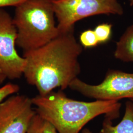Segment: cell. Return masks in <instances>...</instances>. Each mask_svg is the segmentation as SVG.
<instances>
[{
    "label": "cell",
    "mask_w": 133,
    "mask_h": 133,
    "mask_svg": "<svg viewBox=\"0 0 133 133\" xmlns=\"http://www.w3.org/2000/svg\"><path fill=\"white\" fill-rule=\"evenodd\" d=\"M82 51L74 29L60 34L43 46L24 52L23 76L40 96L48 95L58 88L65 90L81 72L78 58Z\"/></svg>",
    "instance_id": "1"
},
{
    "label": "cell",
    "mask_w": 133,
    "mask_h": 133,
    "mask_svg": "<svg viewBox=\"0 0 133 133\" xmlns=\"http://www.w3.org/2000/svg\"><path fill=\"white\" fill-rule=\"evenodd\" d=\"M37 114L51 124L58 133H79L86 124L101 115L118 118L121 104L118 101L83 102L66 97L62 91L31 98Z\"/></svg>",
    "instance_id": "2"
},
{
    "label": "cell",
    "mask_w": 133,
    "mask_h": 133,
    "mask_svg": "<svg viewBox=\"0 0 133 133\" xmlns=\"http://www.w3.org/2000/svg\"><path fill=\"white\" fill-rule=\"evenodd\" d=\"M52 3L27 0L15 7L13 21L17 30L16 44L24 52L41 48L60 33L55 21Z\"/></svg>",
    "instance_id": "3"
},
{
    "label": "cell",
    "mask_w": 133,
    "mask_h": 133,
    "mask_svg": "<svg viewBox=\"0 0 133 133\" xmlns=\"http://www.w3.org/2000/svg\"><path fill=\"white\" fill-rule=\"evenodd\" d=\"M60 34L74 29L77 21L99 14L121 15L123 9L117 0H59L52 2Z\"/></svg>",
    "instance_id": "4"
},
{
    "label": "cell",
    "mask_w": 133,
    "mask_h": 133,
    "mask_svg": "<svg viewBox=\"0 0 133 133\" xmlns=\"http://www.w3.org/2000/svg\"><path fill=\"white\" fill-rule=\"evenodd\" d=\"M72 90L90 98L100 101H119L128 98L133 99V73L118 70L108 71L102 82L91 85L78 77L69 85Z\"/></svg>",
    "instance_id": "5"
},
{
    "label": "cell",
    "mask_w": 133,
    "mask_h": 133,
    "mask_svg": "<svg viewBox=\"0 0 133 133\" xmlns=\"http://www.w3.org/2000/svg\"><path fill=\"white\" fill-rule=\"evenodd\" d=\"M17 30L13 18L3 9H0V71L6 78L18 79L23 76L25 59L17 52L15 45Z\"/></svg>",
    "instance_id": "6"
},
{
    "label": "cell",
    "mask_w": 133,
    "mask_h": 133,
    "mask_svg": "<svg viewBox=\"0 0 133 133\" xmlns=\"http://www.w3.org/2000/svg\"><path fill=\"white\" fill-rule=\"evenodd\" d=\"M32 99L11 95L0 103V133H27L37 114Z\"/></svg>",
    "instance_id": "7"
},
{
    "label": "cell",
    "mask_w": 133,
    "mask_h": 133,
    "mask_svg": "<svg viewBox=\"0 0 133 133\" xmlns=\"http://www.w3.org/2000/svg\"><path fill=\"white\" fill-rule=\"evenodd\" d=\"M81 133H94L89 129H82ZM97 133H133V101L129 100L125 103V110L123 117L116 125L114 126L112 120L105 117L102 128Z\"/></svg>",
    "instance_id": "8"
},
{
    "label": "cell",
    "mask_w": 133,
    "mask_h": 133,
    "mask_svg": "<svg viewBox=\"0 0 133 133\" xmlns=\"http://www.w3.org/2000/svg\"><path fill=\"white\" fill-rule=\"evenodd\" d=\"M115 58L125 62H133V24L128 27L116 43Z\"/></svg>",
    "instance_id": "9"
},
{
    "label": "cell",
    "mask_w": 133,
    "mask_h": 133,
    "mask_svg": "<svg viewBox=\"0 0 133 133\" xmlns=\"http://www.w3.org/2000/svg\"><path fill=\"white\" fill-rule=\"evenodd\" d=\"M27 133H58L51 124L36 114L30 124Z\"/></svg>",
    "instance_id": "10"
},
{
    "label": "cell",
    "mask_w": 133,
    "mask_h": 133,
    "mask_svg": "<svg viewBox=\"0 0 133 133\" xmlns=\"http://www.w3.org/2000/svg\"><path fill=\"white\" fill-rule=\"evenodd\" d=\"M99 43H107L109 40L112 33V25L103 23L98 25L94 30Z\"/></svg>",
    "instance_id": "11"
},
{
    "label": "cell",
    "mask_w": 133,
    "mask_h": 133,
    "mask_svg": "<svg viewBox=\"0 0 133 133\" xmlns=\"http://www.w3.org/2000/svg\"><path fill=\"white\" fill-rule=\"evenodd\" d=\"M81 44L84 48L96 46L99 43L95 32L92 30H87L81 34L79 38Z\"/></svg>",
    "instance_id": "12"
},
{
    "label": "cell",
    "mask_w": 133,
    "mask_h": 133,
    "mask_svg": "<svg viewBox=\"0 0 133 133\" xmlns=\"http://www.w3.org/2000/svg\"><path fill=\"white\" fill-rule=\"evenodd\" d=\"M20 89L16 84L9 83L0 87V103L11 95L17 94Z\"/></svg>",
    "instance_id": "13"
},
{
    "label": "cell",
    "mask_w": 133,
    "mask_h": 133,
    "mask_svg": "<svg viewBox=\"0 0 133 133\" xmlns=\"http://www.w3.org/2000/svg\"><path fill=\"white\" fill-rule=\"evenodd\" d=\"M26 1L27 0H0V9L10 6L16 7Z\"/></svg>",
    "instance_id": "14"
},
{
    "label": "cell",
    "mask_w": 133,
    "mask_h": 133,
    "mask_svg": "<svg viewBox=\"0 0 133 133\" xmlns=\"http://www.w3.org/2000/svg\"><path fill=\"white\" fill-rule=\"evenodd\" d=\"M6 79V78L5 75L0 71V84L3 83Z\"/></svg>",
    "instance_id": "15"
},
{
    "label": "cell",
    "mask_w": 133,
    "mask_h": 133,
    "mask_svg": "<svg viewBox=\"0 0 133 133\" xmlns=\"http://www.w3.org/2000/svg\"><path fill=\"white\" fill-rule=\"evenodd\" d=\"M130 5L131 6H133V0H130Z\"/></svg>",
    "instance_id": "16"
},
{
    "label": "cell",
    "mask_w": 133,
    "mask_h": 133,
    "mask_svg": "<svg viewBox=\"0 0 133 133\" xmlns=\"http://www.w3.org/2000/svg\"><path fill=\"white\" fill-rule=\"evenodd\" d=\"M48 1H50V2H53L57 1H59V0H48Z\"/></svg>",
    "instance_id": "17"
},
{
    "label": "cell",
    "mask_w": 133,
    "mask_h": 133,
    "mask_svg": "<svg viewBox=\"0 0 133 133\" xmlns=\"http://www.w3.org/2000/svg\"><path fill=\"white\" fill-rule=\"evenodd\" d=\"M132 100V101H133V99H132V100Z\"/></svg>",
    "instance_id": "18"
}]
</instances>
